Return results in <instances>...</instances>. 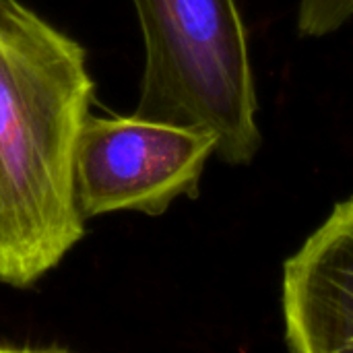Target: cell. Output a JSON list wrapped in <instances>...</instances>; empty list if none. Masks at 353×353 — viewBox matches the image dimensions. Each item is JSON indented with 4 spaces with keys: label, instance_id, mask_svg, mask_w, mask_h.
I'll return each mask as SVG.
<instances>
[{
    "label": "cell",
    "instance_id": "6da1fadb",
    "mask_svg": "<svg viewBox=\"0 0 353 353\" xmlns=\"http://www.w3.org/2000/svg\"><path fill=\"white\" fill-rule=\"evenodd\" d=\"M93 87L77 39L0 0V283L31 288L85 236L74 157Z\"/></svg>",
    "mask_w": 353,
    "mask_h": 353
},
{
    "label": "cell",
    "instance_id": "277c9868",
    "mask_svg": "<svg viewBox=\"0 0 353 353\" xmlns=\"http://www.w3.org/2000/svg\"><path fill=\"white\" fill-rule=\"evenodd\" d=\"M283 341L296 353H353V194L283 263Z\"/></svg>",
    "mask_w": 353,
    "mask_h": 353
},
{
    "label": "cell",
    "instance_id": "5b68a950",
    "mask_svg": "<svg viewBox=\"0 0 353 353\" xmlns=\"http://www.w3.org/2000/svg\"><path fill=\"white\" fill-rule=\"evenodd\" d=\"M353 19V0H300L298 33L302 37H327Z\"/></svg>",
    "mask_w": 353,
    "mask_h": 353
},
{
    "label": "cell",
    "instance_id": "7a4b0ae2",
    "mask_svg": "<svg viewBox=\"0 0 353 353\" xmlns=\"http://www.w3.org/2000/svg\"><path fill=\"white\" fill-rule=\"evenodd\" d=\"M145 46L134 114L215 134L230 165L261 151L256 81L238 0H132Z\"/></svg>",
    "mask_w": 353,
    "mask_h": 353
},
{
    "label": "cell",
    "instance_id": "3957f363",
    "mask_svg": "<svg viewBox=\"0 0 353 353\" xmlns=\"http://www.w3.org/2000/svg\"><path fill=\"white\" fill-rule=\"evenodd\" d=\"M213 132L132 116H87L74 157L83 219L116 211L163 215L180 196L196 199Z\"/></svg>",
    "mask_w": 353,
    "mask_h": 353
}]
</instances>
